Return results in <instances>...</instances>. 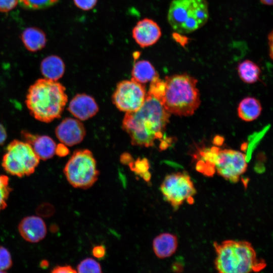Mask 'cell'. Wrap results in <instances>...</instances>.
Instances as JSON below:
<instances>
[{"instance_id": "cell-1", "label": "cell", "mask_w": 273, "mask_h": 273, "mask_svg": "<svg viewBox=\"0 0 273 273\" xmlns=\"http://www.w3.org/2000/svg\"><path fill=\"white\" fill-rule=\"evenodd\" d=\"M170 115L159 100L147 93L139 109L125 113L122 128L129 134L132 145L153 147L156 140L163 138Z\"/></svg>"}, {"instance_id": "cell-2", "label": "cell", "mask_w": 273, "mask_h": 273, "mask_svg": "<svg viewBox=\"0 0 273 273\" xmlns=\"http://www.w3.org/2000/svg\"><path fill=\"white\" fill-rule=\"evenodd\" d=\"M157 99L170 114L193 115L201 104L198 80L186 73L166 76Z\"/></svg>"}, {"instance_id": "cell-3", "label": "cell", "mask_w": 273, "mask_h": 273, "mask_svg": "<svg viewBox=\"0 0 273 273\" xmlns=\"http://www.w3.org/2000/svg\"><path fill=\"white\" fill-rule=\"evenodd\" d=\"M65 87L57 81L40 78L28 90L25 103L36 120L49 123L59 118L68 100Z\"/></svg>"}, {"instance_id": "cell-4", "label": "cell", "mask_w": 273, "mask_h": 273, "mask_svg": "<svg viewBox=\"0 0 273 273\" xmlns=\"http://www.w3.org/2000/svg\"><path fill=\"white\" fill-rule=\"evenodd\" d=\"M216 252L214 266L220 273L258 272L266 265L258 258L251 244L245 241L225 240L213 243Z\"/></svg>"}, {"instance_id": "cell-5", "label": "cell", "mask_w": 273, "mask_h": 273, "mask_svg": "<svg viewBox=\"0 0 273 273\" xmlns=\"http://www.w3.org/2000/svg\"><path fill=\"white\" fill-rule=\"evenodd\" d=\"M206 0H172L168 9L167 20L176 32L187 34L203 26L209 18Z\"/></svg>"}, {"instance_id": "cell-6", "label": "cell", "mask_w": 273, "mask_h": 273, "mask_svg": "<svg viewBox=\"0 0 273 273\" xmlns=\"http://www.w3.org/2000/svg\"><path fill=\"white\" fill-rule=\"evenodd\" d=\"M63 172L72 187L83 190L92 187L99 175L96 160L87 149L75 151L66 163Z\"/></svg>"}, {"instance_id": "cell-7", "label": "cell", "mask_w": 273, "mask_h": 273, "mask_svg": "<svg viewBox=\"0 0 273 273\" xmlns=\"http://www.w3.org/2000/svg\"><path fill=\"white\" fill-rule=\"evenodd\" d=\"M39 161L30 145L14 140L7 147L2 165L7 173L22 177L33 173Z\"/></svg>"}, {"instance_id": "cell-8", "label": "cell", "mask_w": 273, "mask_h": 273, "mask_svg": "<svg viewBox=\"0 0 273 273\" xmlns=\"http://www.w3.org/2000/svg\"><path fill=\"white\" fill-rule=\"evenodd\" d=\"M165 201L174 210H177L185 201L193 203L196 190L191 177L186 172H178L167 175L160 187Z\"/></svg>"}, {"instance_id": "cell-9", "label": "cell", "mask_w": 273, "mask_h": 273, "mask_svg": "<svg viewBox=\"0 0 273 273\" xmlns=\"http://www.w3.org/2000/svg\"><path fill=\"white\" fill-rule=\"evenodd\" d=\"M212 165L217 174L233 183L240 180L247 170L246 155L237 150L211 148Z\"/></svg>"}, {"instance_id": "cell-10", "label": "cell", "mask_w": 273, "mask_h": 273, "mask_svg": "<svg viewBox=\"0 0 273 273\" xmlns=\"http://www.w3.org/2000/svg\"><path fill=\"white\" fill-rule=\"evenodd\" d=\"M146 90L144 84L132 79L119 82L112 97V102L120 111L131 112L137 111L143 105Z\"/></svg>"}, {"instance_id": "cell-11", "label": "cell", "mask_w": 273, "mask_h": 273, "mask_svg": "<svg viewBox=\"0 0 273 273\" xmlns=\"http://www.w3.org/2000/svg\"><path fill=\"white\" fill-rule=\"evenodd\" d=\"M85 129L78 120L66 118L57 126L55 134L63 144L72 146L80 143L85 136Z\"/></svg>"}, {"instance_id": "cell-12", "label": "cell", "mask_w": 273, "mask_h": 273, "mask_svg": "<svg viewBox=\"0 0 273 273\" xmlns=\"http://www.w3.org/2000/svg\"><path fill=\"white\" fill-rule=\"evenodd\" d=\"M161 35L162 32L159 25L149 18H144L138 22L132 31L133 38L143 48L155 44Z\"/></svg>"}, {"instance_id": "cell-13", "label": "cell", "mask_w": 273, "mask_h": 273, "mask_svg": "<svg viewBox=\"0 0 273 273\" xmlns=\"http://www.w3.org/2000/svg\"><path fill=\"white\" fill-rule=\"evenodd\" d=\"M18 231L26 241L35 243L42 240L47 233L43 220L38 216L31 215L24 217L19 222Z\"/></svg>"}, {"instance_id": "cell-14", "label": "cell", "mask_w": 273, "mask_h": 273, "mask_svg": "<svg viewBox=\"0 0 273 273\" xmlns=\"http://www.w3.org/2000/svg\"><path fill=\"white\" fill-rule=\"evenodd\" d=\"M68 110L77 119L85 120L98 112L99 107L92 97L84 94H79L72 99Z\"/></svg>"}, {"instance_id": "cell-15", "label": "cell", "mask_w": 273, "mask_h": 273, "mask_svg": "<svg viewBox=\"0 0 273 273\" xmlns=\"http://www.w3.org/2000/svg\"><path fill=\"white\" fill-rule=\"evenodd\" d=\"M25 142L32 147L40 160H47L55 154L56 144L52 138L46 135H36L26 131L21 132Z\"/></svg>"}, {"instance_id": "cell-16", "label": "cell", "mask_w": 273, "mask_h": 273, "mask_svg": "<svg viewBox=\"0 0 273 273\" xmlns=\"http://www.w3.org/2000/svg\"><path fill=\"white\" fill-rule=\"evenodd\" d=\"M178 246L177 237L171 233H163L156 236L153 240L152 246L156 256L164 259L172 255Z\"/></svg>"}, {"instance_id": "cell-17", "label": "cell", "mask_w": 273, "mask_h": 273, "mask_svg": "<svg viewBox=\"0 0 273 273\" xmlns=\"http://www.w3.org/2000/svg\"><path fill=\"white\" fill-rule=\"evenodd\" d=\"M40 71L45 78L57 81L65 72V64L61 58L51 55L45 58L40 64Z\"/></svg>"}, {"instance_id": "cell-18", "label": "cell", "mask_w": 273, "mask_h": 273, "mask_svg": "<svg viewBox=\"0 0 273 273\" xmlns=\"http://www.w3.org/2000/svg\"><path fill=\"white\" fill-rule=\"evenodd\" d=\"M237 111L240 119L246 122H250L260 116L262 107L258 100L254 97H248L240 102Z\"/></svg>"}, {"instance_id": "cell-19", "label": "cell", "mask_w": 273, "mask_h": 273, "mask_svg": "<svg viewBox=\"0 0 273 273\" xmlns=\"http://www.w3.org/2000/svg\"><path fill=\"white\" fill-rule=\"evenodd\" d=\"M21 38L26 49L30 52L41 50L46 45L45 33L36 27H28L22 33Z\"/></svg>"}, {"instance_id": "cell-20", "label": "cell", "mask_w": 273, "mask_h": 273, "mask_svg": "<svg viewBox=\"0 0 273 273\" xmlns=\"http://www.w3.org/2000/svg\"><path fill=\"white\" fill-rule=\"evenodd\" d=\"M131 79L142 84L151 82L159 76L154 67L148 61L140 60L135 62L131 71Z\"/></svg>"}, {"instance_id": "cell-21", "label": "cell", "mask_w": 273, "mask_h": 273, "mask_svg": "<svg viewBox=\"0 0 273 273\" xmlns=\"http://www.w3.org/2000/svg\"><path fill=\"white\" fill-rule=\"evenodd\" d=\"M237 71L240 79L246 83H254L259 79L261 70L254 62L245 60L237 66Z\"/></svg>"}, {"instance_id": "cell-22", "label": "cell", "mask_w": 273, "mask_h": 273, "mask_svg": "<svg viewBox=\"0 0 273 273\" xmlns=\"http://www.w3.org/2000/svg\"><path fill=\"white\" fill-rule=\"evenodd\" d=\"M77 272L79 273H101L102 272L100 264L92 258H86L77 265Z\"/></svg>"}, {"instance_id": "cell-23", "label": "cell", "mask_w": 273, "mask_h": 273, "mask_svg": "<svg viewBox=\"0 0 273 273\" xmlns=\"http://www.w3.org/2000/svg\"><path fill=\"white\" fill-rule=\"evenodd\" d=\"M11 191L8 176L0 174V211L7 207V201Z\"/></svg>"}, {"instance_id": "cell-24", "label": "cell", "mask_w": 273, "mask_h": 273, "mask_svg": "<svg viewBox=\"0 0 273 273\" xmlns=\"http://www.w3.org/2000/svg\"><path fill=\"white\" fill-rule=\"evenodd\" d=\"M59 0H19L23 7L31 10H37L48 8L53 6Z\"/></svg>"}, {"instance_id": "cell-25", "label": "cell", "mask_w": 273, "mask_h": 273, "mask_svg": "<svg viewBox=\"0 0 273 273\" xmlns=\"http://www.w3.org/2000/svg\"><path fill=\"white\" fill-rule=\"evenodd\" d=\"M130 169L140 176L149 171L150 165L146 158H138L135 161H132L128 164Z\"/></svg>"}, {"instance_id": "cell-26", "label": "cell", "mask_w": 273, "mask_h": 273, "mask_svg": "<svg viewBox=\"0 0 273 273\" xmlns=\"http://www.w3.org/2000/svg\"><path fill=\"white\" fill-rule=\"evenodd\" d=\"M11 255L9 250L0 245V272L9 269L12 266Z\"/></svg>"}, {"instance_id": "cell-27", "label": "cell", "mask_w": 273, "mask_h": 273, "mask_svg": "<svg viewBox=\"0 0 273 273\" xmlns=\"http://www.w3.org/2000/svg\"><path fill=\"white\" fill-rule=\"evenodd\" d=\"M75 5L79 9L88 11L93 9L96 5L98 0H73Z\"/></svg>"}, {"instance_id": "cell-28", "label": "cell", "mask_w": 273, "mask_h": 273, "mask_svg": "<svg viewBox=\"0 0 273 273\" xmlns=\"http://www.w3.org/2000/svg\"><path fill=\"white\" fill-rule=\"evenodd\" d=\"M19 0H0V11L7 12L13 9Z\"/></svg>"}, {"instance_id": "cell-29", "label": "cell", "mask_w": 273, "mask_h": 273, "mask_svg": "<svg viewBox=\"0 0 273 273\" xmlns=\"http://www.w3.org/2000/svg\"><path fill=\"white\" fill-rule=\"evenodd\" d=\"M106 252L105 247L102 245L95 246L92 250L93 256L98 259L103 258L105 256Z\"/></svg>"}, {"instance_id": "cell-30", "label": "cell", "mask_w": 273, "mask_h": 273, "mask_svg": "<svg viewBox=\"0 0 273 273\" xmlns=\"http://www.w3.org/2000/svg\"><path fill=\"white\" fill-rule=\"evenodd\" d=\"M53 273H74L77 271L71 266L69 265L57 266L52 270Z\"/></svg>"}, {"instance_id": "cell-31", "label": "cell", "mask_w": 273, "mask_h": 273, "mask_svg": "<svg viewBox=\"0 0 273 273\" xmlns=\"http://www.w3.org/2000/svg\"><path fill=\"white\" fill-rule=\"evenodd\" d=\"M63 144H60L56 146L55 154L60 157L65 156L69 153V150Z\"/></svg>"}, {"instance_id": "cell-32", "label": "cell", "mask_w": 273, "mask_h": 273, "mask_svg": "<svg viewBox=\"0 0 273 273\" xmlns=\"http://www.w3.org/2000/svg\"><path fill=\"white\" fill-rule=\"evenodd\" d=\"M7 137V131L4 126L0 123V146L4 144Z\"/></svg>"}, {"instance_id": "cell-33", "label": "cell", "mask_w": 273, "mask_h": 273, "mask_svg": "<svg viewBox=\"0 0 273 273\" xmlns=\"http://www.w3.org/2000/svg\"><path fill=\"white\" fill-rule=\"evenodd\" d=\"M132 161L131 156L128 153H124L120 157V162L123 164H129Z\"/></svg>"}, {"instance_id": "cell-34", "label": "cell", "mask_w": 273, "mask_h": 273, "mask_svg": "<svg viewBox=\"0 0 273 273\" xmlns=\"http://www.w3.org/2000/svg\"><path fill=\"white\" fill-rule=\"evenodd\" d=\"M268 44L269 47H270L269 51V55L271 58V59L272 58V31H271L270 33L268 34Z\"/></svg>"}, {"instance_id": "cell-35", "label": "cell", "mask_w": 273, "mask_h": 273, "mask_svg": "<svg viewBox=\"0 0 273 273\" xmlns=\"http://www.w3.org/2000/svg\"><path fill=\"white\" fill-rule=\"evenodd\" d=\"M141 177L146 182L149 183L151 179V174L148 171L143 173Z\"/></svg>"}, {"instance_id": "cell-36", "label": "cell", "mask_w": 273, "mask_h": 273, "mask_svg": "<svg viewBox=\"0 0 273 273\" xmlns=\"http://www.w3.org/2000/svg\"><path fill=\"white\" fill-rule=\"evenodd\" d=\"M260 3L266 6H271L273 0H259Z\"/></svg>"}]
</instances>
